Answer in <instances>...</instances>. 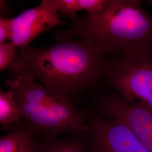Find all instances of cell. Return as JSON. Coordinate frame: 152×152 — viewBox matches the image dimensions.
<instances>
[{
  "instance_id": "13",
  "label": "cell",
  "mask_w": 152,
  "mask_h": 152,
  "mask_svg": "<svg viewBox=\"0 0 152 152\" xmlns=\"http://www.w3.org/2000/svg\"><path fill=\"white\" fill-rule=\"evenodd\" d=\"M12 20L4 16L0 17V43L11 38Z\"/></svg>"
},
{
  "instance_id": "11",
  "label": "cell",
  "mask_w": 152,
  "mask_h": 152,
  "mask_svg": "<svg viewBox=\"0 0 152 152\" xmlns=\"http://www.w3.org/2000/svg\"><path fill=\"white\" fill-rule=\"evenodd\" d=\"M16 46L11 42L0 43V69H9L16 59L18 52Z\"/></svg>"
},
{
  "instance_id": "14",
  "label": "cell",
  "mask_w": 152,
  "mask_h": 152,
  "mask_svg": "<svg viewBox=\"0 0 152 152\" xmlns=\"http://www.w3.org/2000/svg\"><path fill=\"white\" fill-rule=\"evenodd\" d=\"M1 13L2 14H4L5 12H7V4L6 3L5 1H1Z\"/></svg>"
},
{
  "instance_id": "7",
  "label": "cell",
  "mask_w": 152,
  "mask_h": 152,
  "mask_svg": "<svg viewBox=\"0 0 152 152\" xmlns=\"http://www.w3.org/2000/svg\"><path fill=\"white\" fill-rule=\"evenodd\" d=\"M58 12L56 0H42L39 5L11 19V42L23 49L41 33L65 24L59 19Z\"/></svg>"
},
{
  "instance_id": "10",
  "label": "cell",
  "mask_w": 152,
  "mask_h": 152,
  "mask_svg": "<svg viewBox=\"0 0 152 152\" xmlns=\"http://www.w3.org/2000/svg\"><path fill=\"white\" fill-rule=\"evenodd\" d=\"M53 136L42 142L36 141L33 152H91L78 139L55 140Z\"/></svg>"
},
{
  "instance_id": "9",
  "label": "cell",
  "mask_w": 152,
  "mask_h": 152,
  "mask_svg": "<svg viewBox=\"0 0 152 152\" xmlns=\"http://www.w3.org/2000/svg\"><path fill=\"white\" fill-rule=\"evenodd\" d=\"M22 117L19 105L10 90L0 92V124L2 127L7 130L18 124Z\"/></svg>"
},
{
  "instance_id": "8",
  "label": "cell",
  "mask_w": 152,
  "mask_h": 152,
  "mask_svg": "<svg viewBox=\"0 0 152 152\" xmlns=\"http://www.w3.org/2000/svg\"><path fill=\"white\" fill-rule=\"evenodd\" d=\"M34 130L31 125L14 127L9 133L1 137L0 152H33L36 143Z\"/></svg>"
},
{
  "instance_id": "15",
  "label": "cell",
  "mask_w": 152,
  "mask_h": 152,
  "mask_svg": "<svg viewBox=\"0 0 152 152\" xmlns=\"http://www.w3.org/2000/svg\"><path fill=\"white\" fill-rule=\"evenodd\" d=\"M149 2H150V3H151V4H152V1H149Z\"/></svg>"
},
{
  "instance_id": "12",
  "label": "cell",
  "mask_w": 152,
  "mask_h": 152,
  "mask_svg": "<svg viewBox=\"0 0 152 152\" xmlns=\"http://www.w3.org/2000/svg\"><path fill=\"white\" fill-rule=\"evenodd\" d=\"M58 12L69 18L72 21L77 19L76 13L82 10L79 0H56Z\"/></svg>"
},
{
  "instance_id": "6",
  "label": "cell",
  "mask_w": 152,
  "mask_h": 152,
  "mask_svg": "<svg viewBox=\"0 0 152 152\" xmlns=\"http://www.w3.org/2000/svg\"><path fill=\"white\" fill-rule=\"evenodd\" d=\"M98 107L101 114L123 122L148 152H152V110L130 103L118 94L102 98Z\"/></svg>"
},
{
  "instance_id": "3",
  "label": "cell",
  "mask_w": 152,
  "mask_h": 152,
  "mask_svg": "<svg viewBox=\"0 0 152 152\" xmlns=\"http://www.w3.org/2000/svg\"><path fill=\"white\" fill-rule=\"evenodd\" d=\"M104 78L126 102L152 110V45L106 61Z\"/></svg>"
},
{
  "instance_id": "2",
  "label": "cell",
  "mask_w": 152,
  "mask_h": 152,
  "mask_svg": "<svg viewBox=\"0 0 152 152\" xmlns=\"http://www.w3.org/2000/svg\"><path fill=\"white\" fill-rule=\"evenodd\" d=\"M138 0H109L94 16L77 18L71 27L56 33L61 42L80 37L94 44L105 56L124 53L152 45V16Z\"/></svg>"
},
{
  "instance_id": "4",
  "label": "cell",
  "mask_w": 152,
  "mask_h": 152,
  "mask_svg": "<svg viewBox=\"0 0 152 152\" xmlns=\"http://www.w3.org/2000/svg\"><path fill=\"white\" fill-rule=\"evenodd\" d=\"M15 99L37 104L57 114L75 134H85L88 130L87 116L79 111L65 96L52 92L31 76H19L6 81Z\"/></svg>"
},
{
  "instance_id": "1",
  "label": "cell",
  "mask_w": 152,
  "mask_h": 152,
  "mask_svg": "<svg viewBox=\"0 0 152 152\" xmlns=\"http://www.w3.org/2000/svg\"><path fill=\"white\" fill-rule=\"evenodd\" d=\"M104 56L85 38L68 39L46 48L20 49L9 69L12 78H37L50 91L69 99L104 78Z\"/></svg>"
},
{
  "instance_id": "5",
  "label": "cell",
  "mask_w": 152,
  "mask_h": 152,
  "mask_svg": "<svg viewBox=\"0 0 152 152\" xmlns=\"http://www.w3.org/2000/svg\"><path fill=\"white\" fill-rule=\"evenodd\" d=\"M87 121L88 146L91 152H148L120 120L91 115Z\"/></svg>"
}]
</instances>
